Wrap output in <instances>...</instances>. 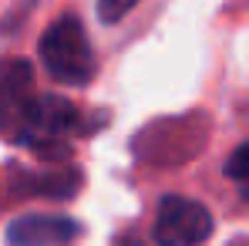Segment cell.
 <instances>
[{
    "mask_svg": "<svg viewBox=\"0 0 249 246\" xmlns=\"http://www.w3.org/2000/svg\"><path fill=\"white\" fill-rule=\"evenodd\" d=\"M81 236V226L64 216H20L7 229L10 246H71Z\"/></svg>",
    "mask_w": 249,
    "mask_h": 246,
    "instance_id": "5b68a950",
    "label": "cell"
},
{
    "mask_svg": "<svg viewBox=\"0 0 249 246\" xmlns=\"http://www.w3.org/2000/svg\"><path fill=\"white\" fill-rule=\"evenodd\" d=\"M135 3H138V0H98V17H101L105 24H115V20H122Z\"/></svg>",
    "mask_w": 249,
    "mask_h": 246,
    "instance_id": "52a82bcc",
    "label": "cell"
},
{
    "mask_svg": "<svg viewBox=\"0 0 249 246\" xmlns=\"http://www.w3.org/2000/svg\"><path fill=\"white\" fill-rule=\"evenodd\" d=\"M34 71L27 61L10 57L0 64V132L17 135L31 101H34Z\"/></svg>",
    "mask_w": 249,
    "mask_h": 246,
    "instance_id": "277c9868",
    "label": "cell"
},
{
    "mask_svg": "<svg viewBox=\"0 0 249 246\" xmlns=\"http://www.w3.org/2000/svg\"><path fill=\"white\" fill-rule=\"evenodd\" d=\"M215 229V219L202 203L185 196H165L155 212V243L159 246H202Z\"/></svg>",
    "mask_w": 249,
    "mask_h": 246,
    "instance_id": "7a4b0ae2",
    "label": "cell"
},
{
    "mask_svg": "<svg viewBox=\"0 0 249 246\" xmlns=\"http://www.w3.org/2000/svg\"><path fill=\"white\" fill-rule=\"evenodd\" d=\"M78 125V108L57 95H44V98H34L24 122L17 128V142L20 145H47V142H61L71 128Z\"/></svg>",
    "mask_w": 249,
    "mask_h": 246,
    "instance_id": "3957f363",
    "label": "cell"
},
{
    "mask_svg": "<svg viewBox=\"0 0 249 246\" xmlns=\"http://www.w3.org/2000/svg\"><path fill=\"white\" fill-rule=\"evenodd\" d=\"M226 175L236 179V182H243V186H249V142H246V145H239V149L229 155V162H226Z\"/></svg>",
    "mask_w": 249,
    "mask_h": 246,
    "instance_id": "8992f818",
    "label": "cell"
},
{
    "mask_svg": "<svg viewBox=\"0 0 249 246\" xmlns=\"http://www.w3.org/2000/svg\"><path fill=\"white\" fill-rule=\"evenodd\" d=\"M41 61L57 84L81 88L94 78V51L78 17H61L44 31Z\"/></svg>",
    "mask_w": 249,
    "mask_h": 246,
    "instance_id": "6da1fadb",
    "label": "cell"
}]
</instances>
